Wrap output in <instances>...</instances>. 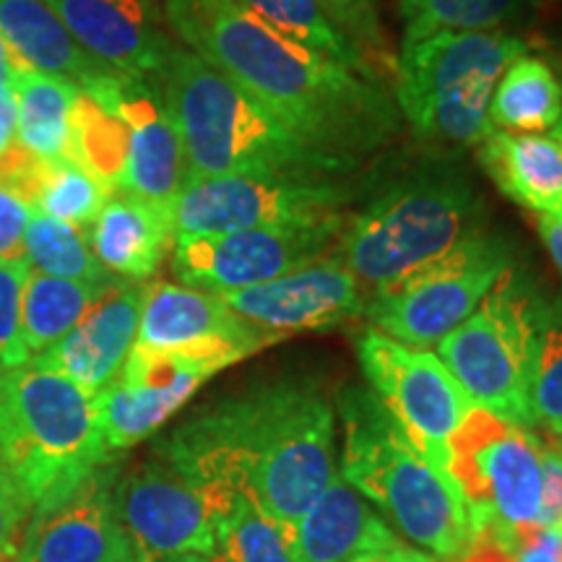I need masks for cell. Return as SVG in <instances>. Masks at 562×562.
Segmentation results:
<instances>
[{
    "label": "cell",
    "mask_w": 562,
    "mask_h": 562,
    "mask_svg": "<svg viewBox=\"0 0 562 562\" xmlns=\"http://www.w3.org/2000/svg\"><path fill=\"white\" fill-rule=\"evenodd\" d=\"M161 13L182 47L347 170L398 131L396 100L378 76L286 40L243 0H161Z\"/></svg>",
    "instance_id": "1"
},
{
    "label": "cell",
    "mask_w": 562,
    "mask_h": 562,
    "mask_svg": "<svg viewBox=\"0 0 562 562\" xmlns=\"http://www.w3.org/2000/svg\"><path fill=\"white\" fill-rule=\"evenodd\" d=\"M199 490H240L292 529L336 474V414L311 383L273 381L206 406L159 446Z\"/></svg>",
    "instance_id": "2"
},
{
    "label": "cell",
    "mask_w": 562,
    "mask_h": 562,
    "mask_svg": "<svg viewBox=\"0 0 562 562\" xmlns=\"http://www.w3.org/2000/svg\"><path fill=\"white\" fill-rule=\"evenodd\" d=\"M154 83L180 136L188 180L220 175L339 178L349 172L180 42Z\"/></svg>",
    "instance_id": "3"
},
{
    "label": "cell",
    "mask_w": 562,
    "mask_h": 562,
    "mask_svg": "<svg viewBox=\"0 0 562 562\" xmlns=\"http://www.w3.org/2000/svg\"><path fill=\"white\" fill-rule=\"evenodd\" d=\"M341 476L393 531L440 562L472 550L476 531L451 476L435 472L370 389L339 393Z\"/></svg>",
    "instance_id": "4"
},
{
    "label": "cell",
    "mask_w": 562,
    "mask_h": 562,
    "mask_svg": "<svg viewBox=\"0 0 562 562\" xmlns=\"http://www.w3.org/2000/svg\"><path fill=\"white\" fill-rule=\"evenodd\" d=\"M100 398L40 362L0 368V463L34 508L110 461Z\"/></svg>",
    "instance_id": "5"
},
{
    "label": "cell",
    "mask_w": 562,
    "mask_h": 562,
    "mask_svg": "<svg viewBox=\"0 0 562 562\" xmlns=\"http://www.w3.org/2000/svg\"><path fill=\"white\" fill-rule=\"evenodd\" d=\"M484 229V206L467 172L430 165L391 182L347 222L334 252L378 292L448 256Z\"/></svg>",
    "instance_id": "6"
},
{
    "label": "cell",
    "mask_w": 562,
    "mask_h": 562,
    "mask_svg": "<svg viewBox=\"0 0 562 562\" xmlns=\"http://www.w3.org/2000/svg\"><path fill=\"white\" fill-rule=\"evenodd\" d=\"M529 55L508 32H440L402 45L396 108L425 144L480 146L492 133L490 100L505 68Z\"/></svg>",
    "instance_id": "7"
},
{
    "label": "cell",
    "mask_w": 562,
    "mask_h": 562,
    "mask_svg": "<svg viewBox=\"0 0 562 562\" xmlns=\"http://www.w3.org/2000/svg\"><path fill=\"white\" fill-rule=\"evenodd\" d=\"M544 442L529 427L472 406L448 440V476L476 539L518 547L539 529Z\"/></svg>",
    "instance_id": "8"
},
{
    "label": "cell",
    "mask_w": 562,
    "mask_h": 562,
    "mask_svg": "<svg viewBox=\"0 0 562 562\" xmlns=\"http://www.w3.org/2000/svg\"><path fill=\"white\" fill-rule=\"evenodd\" d=\"M542 305L544 300L508 269L435 351L469 402L529 430L533 341Z\"/></svg>",
    "instance_id": "9"
},
{
    "label": "cell",
    "mask_w": 562,
    "mask_h": 562,
    "mask_svg": "<svg viewBox=\"0 0 562 562\" xmlns=\"http://www.w3.org/2000/svg\"><path fill=\"white\" fill-rule=\"evenodd\" d=\"M510 269V248L482 229L448 256L372 292L364 318L375 331L414 349H430L472 315Z\"/></svg>",
    "instance_id": "10"
},
{
    "label": "cell",
    "mask_w": 562,
    "mask_h": 562,
    "mask_svg": "<svg viewBox=\"0 0 562 562\" xmlns=\"http://www.w3.org/2000/svg\"><path fill=\"white\" fill-rule=\"evenodd\" d=\"M357 360L370 391L398 422L422 459L448 476V440L474 404L440 357L368 328L357 339Z\"/></svg>",
    "instance_id": "11"
},
{
    "label": "cell",
    "mask_w": 562,
    "mask_h": 562,
    "mask_svg": "<svg viewBox=\"0 0 562 562\" xmlns=\"http://www.w3.org/2000/svg\"><path fill=\"white\" fill-rule=\"evenodd\" d=\"M347 222V214H334L224 235L175 237V277L186 286L209 292H235L266 284L326 258L339 243Z\"/></svg>",
    "instance_id": "12"
},
{
    "label": "cell",
    "mask_w": 562,
    "mask_h": 562,
    "mask_svg": "<svg viewBox=\"0 0 562 562\" xmlns=\"http://www.w3.org/2000/svg\"><path fill=\"white\" fill-rule=\"evenodd\" d=\"M349 191L336 178L220 175L193 178L172 201L175 237L224 235L344 214Z\"/></svg>",
    "instance_id": "13"
},
{
    "label": "cell",
    "mask_w": 562,
    "mask_h": 562,
    "mask_svg": "<svg viewBox=\"0 0 562 562\" xmlns=\"http://www.w3.org/2000/svg\"><path fill=\"white\" fill-rule=\"evenodd\" d=\"M112 503L133 558H214L216 537L209 497L161 456L117 476Z\"/></svg>",
    "instance_id": "14"
},
{
    "label": "cell",
    "mask_w": 562,
    "mask_h": 562,
    "mask_svg": "<svg viewBox=\"0 0 562 562\" xmlns=\"http://www.w3.org/2000/svg\"><path fill=\"white\" fill-rule=\"evenodd\" d=\"M277 341L281 336L232 313L216 292L170 281L144 286L136 336L140 349L193 357L222 372Z\"/></svg>",
    "instance_id": "15"
},
{
    "label": "cell",
    "mask_w": 562,
    "mask_h": 562,
    "mask_svg": "<svg viewBox=\"0 0 562 562\" xmlns=\"http://www.w3.org/2000/svg\"><path fill=\"white\" fill-rule=\"evenodd\" d=\"M216 294L232 313L281 339L286 334L326 331L339 323L355 321L368 305L360 279L339 261L336 252L266 284Z\"/></svg>",
    "instance_id": "16"
},
{
    "label": "cell",
    "mask_w": 562,
    "mask_h": 562,
    "mask_svg": "<svg viewBox=\"0 0 562 562\" xmlns=\"http://www.w3.org/2000/svg\"><path fill=\"white\" fill-rule=\"evenodd\" d=\"M216 372L193 357L133 347L115 381L97 393L110 453L128 451L157 432Z\"/></svg>",
    "instance_id": "17"
},
{
    "label": "cell",
    "mask_w": 562,
    "mask_h": 562,
    "mask_svg": "<svg viewBox=\"0 0 562 562\" xmlns=\"http://www.w3.org/2000/svg\"><path fill=\"white\" fill-rule=\"evenodd\" d=\"M117 472H91L58 503L34 508L21 537L16 562H123L131 544L117 524L112 490Z\"/></svg>",
    "instance_id": "18"
},
{
    "label": "cell",
    "mask_w": 562,
    "mask_h": 562,
    "mask_svg": "<svg viewBox=\"0 0 562 562\" xmlns=\"http://www.w3.org/2000/svg\"><path fill=\"white\" fill-rule=\"evenodd\" d=\"M91 58L115 74L157 81L178 45L154 0H47Z\"/></svg>",
    "instance_id": "19"
},
{
    "label": "cell",
    "mask_w": 562,
    "mask_h": 562,
    "mask_svg": "<svg viewBox=\"0 0 562 562\" xmlns=\"http://www.w3.org/2000/svg\"><path fill=\"white\" fill-rule=\"evenodd\" d=\"M91 94L108 97L128 128L121 191L172 209V201L188 182V165L157 83L115 76Z\"/></svg>",
    "instance_id": "20"
},
{
    "label": "cell",
    "mask_w": 562,
    "mask_h": 562,
    "mask_svg": "<svg viewBox=\"0 0 562 562\" xmlns=\"http://www.w3.org/2000/svg\"><path fill=\"white\" fill-rule=\"evenodd\" d=\"M140 305L144 286L136 281L110 279L81 321L34 362L70 378L89 393H102L136 347Z\"/></svg>",
    "instance_id": "21"
},
{
    "label": "cell",
    "mask_w": 562,
    "mask_h": 562,
    "mask_svg": "<svg viewBox=\"0 0 562 562\" xmlns=\"http://www.w3.org/2000/svg\"><path fill=\"white\" fill-rule=\"evenodd\" d=\"M290 539L297 562H341L357 554L389 552L402 542L341 474L315 497Z\"/></svg>",
    "instance_id": "22"
},
{
    "label": "cell",
    "mask_w": 562,
    "mask_h": 562,
    "mask_svg": "<svg viewBox=\"0 0 562 562\" xmlns=\"http://www.w3.org/2000/svg\"><path fill=\"white\" fill-rule=\"evenodd\" d=\"M0 37L21 66L74 83L81 91H94L121 76L70 37L47 0H0Z\"/></svg>",
    "instance_id": "23"
},
{
    "label": "cell",
    "mask_w": 562,
    "mask_h": 562,
    "mask_svg": "<svg viewBox=\"0 0 562 562\" xmlns=\"http://www.w3.org/2000/svg\"><path fill=\"white\" fill-rule=\"evenodd\" d=\"M87 235L102 269L125 281L149 279L175 240L170 209L125 191L110 193Z\"/></svg>",
    "instance_id": "24"
},
{
    "label": "cell",
    "mask_w": 562,
    "mask_h": 562,
    "mask_svg": "<svg viewBox=\"0 0 562 562\" xmlns=\"http://www.w3.org/2000/svg\"><path fill=\"white\" fill-rule=\"evenodd\" d=\"M490 180L533 216L562 220V146L547 133L492 131L476 146Z\"/></svg>",
    "instance_id": "25"
},
{
    "label": "cell",
    "mask_w": 562,
    "mask_h": 562,
    "mask_svg": "<svg viewBox=\"0 0 562 562\" xmlns=\"http://www.w3.org/2000/svg\"><path fill=\"white\" fill-rule=\"evenodd\" d=\"M81 89L45 76L40 70L19 68L11 81V100L16 110V140L45 161H74V110Z\"/></svg>",
    "instance_id": "26"
},
{
    "label": "cell",
    "mask_w": 562,
    "mask_h": 562,
    "mask_svg": "<svg viewBox=\"0 0 562 562\" xmlns=\"http://www.w3.org/2000/svg\"><path fill=\"white\" fill-rule=\"evenodd\" d=\"M214 513V562H297L290 533L248 492L201 490Z\"/></svg>",
    "instance_id": "27"
},
{
    "label": "cell",
    "mask_w": 562,
    "mask_h": 562,
    "mask_svg": "<svg viewBox=\"0 0 562 562\" xmlns=\"http://www.w3.org/2000/svg\"><path fill=\"white\" fill-rule=\"evenodd\" d=\"M562 117V83L542 58L513 60L490 100L492 131L547 133Z\"/></svg>",
    "instance_id": "28"
},
{
    "label": "cell",
    "mask_w": 562,
    "mask_h": 562,
    "mask_svg": "<svg viewBox=\"0 0 562 562\" xmlns=\"http://www.w3.org/2000/svg\"><path fill=\"white\" fill-rule=\"evenodd\" d=\"M104 284H81L30 269L21 300V334L30 360L47 355L81 321Z\"/></svg>",
    "instance_id": "29"
},
{
    "label": "cell",
    "mask_w": 562,
    "mask_h": 562,
    "mask_svg": "<svg viewBox=\"0 0 562 562\" xmlns=\"http://www.w3.org/2000/svg\"><path fill=\"white\" fill-rule=\"evenodd\" d=\"M128 154V128L102 94L81 91L74 110V161L89 170L110 193L121 191Z\"/></svg>",
    "instance_id": "30"
},
{
    "label": "cell",
    "mask_w": 562,
    "mask_h": 562,
    "mask_svg": "<svg viewBox=\"0 0 562 562\" xmlns=\"http://www.w3.org/2000/svg\"><path fill=\"white\" fill-rule=\"evenodd\" d=\"M537 0H402L404 45L440 32H503Z\"/></svg>",
    "instance_id": "31"
},
{
    "label": "cell",
    "mask_w": 562,
    "mask_h": 562,
    "mask_svg": "<svg viewBox=\"0 0 562 562\" xmlns=\"http://www.w3.org/2000/svg\"><path fill=\"white\" fill-rule=\"evenodd\" d=\"M243 3L279 34H284L286 40L297 42V45L318 55H326L336 63H344L360 74L378 76L362 58V53L336 30L318 0H243Z\"/></svg>",
    "instance_id": "32"
},
{
    "label": "cell",
    "mask_w": 562,
    "mask_h": 562,
    "mask_svg": "<svg viewBox=\"0 0 562 562\" xmlns=\"http://www.w3.org/2000/svg\"><path fill=\"white\" fill-rule=\"evenodd\" d=\"M26 263L47 277L81 281V284H104L112 279V273L97 261L87 229L70 227L40 211H32L30 229H26Z\"/></svg>",
    "instance_id": "33"
},
{
    "label": "cell",
    "mask_w": 562,
    "mask_h": 562,
    "mask_svg": "<svg viewBox=\"0 0 562 562\" xmlns=\"http://www.w3.org/2000/svg\"><path fill=\"white\" fill-rule=\"evenodd\" d=\"M533 427L560 435L562 430V302H544L537 323L531 364Z\"/></svg>",
    "instance_id": "34"
},
{
    "label": "cell",
    "mask_w": 562,
    "mask_h": 562,
    "mask_svg": "<svg viewBox=\"0 0 562 562\" xmlns=\"http://www.w3.org/2000/svg\"><path fill=\"white\" fill-rule=\"evenodd\" d=\"M108 199V188L89 170H83L81 165L55 161V165H50V172H47L34 211L66 222L70 227L89 229Z\"/></svg>",
    "instance_id": "35"
},
{
    "label": "cell",
    "mask_w": 562,
    "mask_h": 562,
    "mask_svg": "<svg viewBox=\"0 0 562 562\" xmlns=\"http://www.w3.org/2000/svg\"><path fill=\"white\" fill-rule=\"evenodd\" d=\"M30 263L0 261V368H19L30 362L21 334V300Z\"/></svg>",
    "instance_id": "36"
},
{
    "label": "cell",
    "mask_w": 562,
    "mask_h": 562,
    "mask_svg": "<svg viewBox=\"0 0 562 562\" xmlns=\"http://www.w3.org/2000/svg\"><path fill=\"white\" fill-rule=\"evenodd\" d=\"M326 16L347 37L372 68V60L383 58V34L378 19V0H318ZM375 70V68H372ZM378 74V70H375Z\"/></svg>",
    "instance_id": "37"
},
{
    "label": "cell",
    "mask_w": 562,
    "mask_h": 562,
    "mask_svg": "<svg viewBox=\"0 0 562 562\" xmlns=\"http://www.w3.org/2000/svg\"><path fill=\"white\" fill-rule=\"evenodd\" d=\"M50 165L53 161L40 159L37 154H32L26 146H21L13 138L9 149L0 154V188L34 209L37 206L42 186H45L47 172H50Z\"/></svg>",
    "instance_id": "38"
},
{
    "label": "cell",
    "mask_w": 562,
    "mask_h": 562,
    "mask_svg": "<svg viewBox=\"0 0 562 562\" xmlns=\"http://www.w3.org/2000/svg\"><path fill=\"white\" fill-rule=\"evenodd\" d=\"M32 505L13 482L9 469L0 463V562L16 560L21 537L30 524Z\"/></svg>",
    "instance_id": "39"
},
{
    "label": "cell",
    "mask_w": 562,
    "mask_h": 562,
    "mask_svg": "<svg viewBox=\"0 0 562 562\" xmlns=\"http://www.w3.org/2000/svg\"><path fill=\"white\" fill-rule=\"evenodd\" d=\"M32 211L16 195L0 188V261L26 263V229H30Z\"/></svg>",
    "instance_id": "40"
},
{
    "label": "cell",
    "mask_w": 562,
    "mask_h": 562,
    "mask_svg": "<svg viewBox=\"0 0 562 562\" xmlns=\"http://www.w3.org/2000/svg\"><path fill=\"white\" fill-rule=\"evenodd\" d=\"M539 529L562 531V451L542 448V501H539Z\"/></svg>",
    "instance_id": "41"
},
{
    "label": "cell",
    "mask_w": 562,
    "mask_h": 562,
    "mask_svg": "<svg viewBox=\"0 0 562 562\" xmlns=\"http://www.w3.org/2000/svg\"><path fill=\"white\" fill-rule=\"evenodd\" d=\"M533 224H537L539 237H542L544 248L550 252L554 269H558L562 279V220L560 216H537Z\"/></svg>",
    "instance_id": "42"
},
{
    "label": "cell",
    "mask_w": 562,
    "mask_h": 562,
    "mask_svg": "<svg viewBox=\"0 0 562 562\" xmlns=\"http://www.w3.org/2000/svg\"><path fill=\"white\" fill-rule=\"evenodd\" d=\"M16 138V110L9 89H0V154H3Z\"/></svg>",
    "instance_id": "43"
},
{
    "label": "cell",
    "mask_w": 562,
    "mask_h": 562,
    "mask_svg": "<svg viewBox=\"0 0 562 562\" xmlns=\"http://www.w3.org/2000/svg\"><path fill=\"white\" fill-rule=\"evenodd\" d=\"M383 562H440V560L432 558V554L417 550V547L398 542L396 547H393V550L385 552Z\"/></svg>",
    "instance_id": "44"
},
{
    "label": "cell",
    "mask_w": 562,
    "mask_h": 562,
    "mask_svg": "<svg viewBox=\"0 0 562 562\" xmlns=\"http://www.w3.org/2000/svg\"><path fill=\"white\" fill-rule=\"evenodd\" d=\"M24 68L21 63L13 58V53L5 45V40L0 37V89H9L11 91V81L16 76V70Z\"/></svg>",
    "instance_id": "45"
},
{
    "label": "cell",
    "mask_w": 562,
    "mask_h": 562,
    "mask_svg": "<svg viewBox=\"0 0 562 562\" xmlns=\"http://www.w3.org/2000/svg\"><path fill=\"white\" fill-rule=\"evenodd\" d=\"M133 562H214V560L203 558V554H175V558H157V560L133 558Z\"/></svg>",
    "instance_id": "46"
},
{
    "label": "cell",
    "mask_w": 562,
    "mask_h": 562,
    "mask_svg": "<svg viewBox=\"0 0 562 562\" xmlns=\"http://www.w3.org/2000/svg\"><path fill=\"white\" fill-rule=\"evenodd\" d=\"M385 552H368V554H357V558L341 560V562H383Z\"/></svg>",
    "instance_id": "47"
},
{
    "label": "cell",
    "mask_w": 562,
    "mask_h": 562,
    "mask_svg": "<svg viewBox=\"0 0 562 562\" xmlns=\"http://www.w3.org/2000/svg\"><path fill=\"white\" fill-rule=\"evenodd\" d=\"M552 136H554V138H558V144H560V146H562V117H560V123H558V128H554V131H552Z\"/></svg>",
    "instance_id": "48"
},
{
    "label": "cell",
    "mask_w": 562,
    "mask_h": 562,
    "mask_svg": "<svg viewBox=\"0 0 562 562\" xmlns=\"http://www.w3.org/2000/svg\"><path fill=\"white\" fill-rule=\"evenodd\" d=\"M123 562H133V554H128V558H125Z\"/></svg>",
    "instance_id": "49"
},
{
    "label": "cell",
    "mask_w": 562,
    "mask_h": 562,
    "mask_svg": "<svg viewBox=\"0 0 562 562\" xmlns=\"http://www.w3.org/2000/svg\"><path fill=\"white\" fill-rule=\"evenodd\" d=\"M560 442H562V430H560Z\"/></svg>",
    "instance_id": "50"
}]
</instances>
